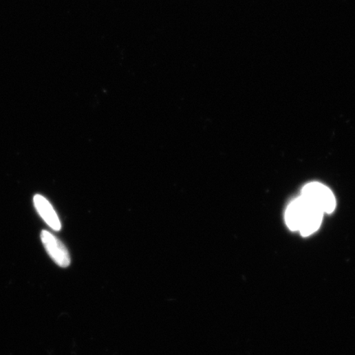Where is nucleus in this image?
I'll use <instances>...</instances> for the list:
<instances>
[{"instance_id":"f257e3e1","label":"nucleus","mask_w":355,"mask_h":355,"mask_svg":"<svg viewBox=\"0 0 355 355\" xmlns=\"http://www.w3.org/2000/svg\"><path fill=\"white\" fill-rule=\"evenodd\" d=\"M323 213L304 200L302 196L291 202L286 211V222L291 230L310 236L319 229Z\"/></svg>"},{"instance_id":"f03ea898","label":"nucleus","mask_w":355,"mask_h":355,"mask_svg":"<svg viewBox=\"0 0 355 355\" xmlns=\"http://www.w3.org/2000/svg\"><path fill=\"white\" fill-rule=\"evenodd\" d=\"M304 200L316 207L323 213H332L336 208V197L331 189L323 184H308L302 190V195Z\"/></svg>"},{"instance_id":"7ed1b4c3","label":"nucleus","mask_w":355,"mask_h":355,"mask_svg":"<svg viewBox=\"0 0 355 355\" xmlns=\"http://www.w3.org/2000/svg\"><path fill=\"white\" fill-rule=\"evenodd\" d=\"M41 237L46 252L54 263L63 268H67L70 265L71 259L65 244L47 230L42 231Z\"/></svg>"},{"instance_id":"20e7f679","label":"nucleus","mask_w":355,"mask_h":355,"mask_svg":"<svg viewBox=\"0 0 355 355\" xmlns=\"http://www.w3.org/2000/svg\"><path fill=\"white\" fill-rule=\"evenodd\" d=\"M34 206H35L37 213H39L44 222L52 228V230L58 231L61 230V222L59 219L56 211L50 202L43 196H34Z\"/></svg>"}]
</instances>
